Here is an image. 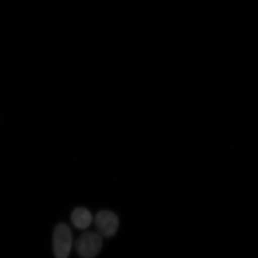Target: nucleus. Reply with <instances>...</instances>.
Masks as SVG:
<instances>
[{
    "mask_svg": "<svg viewBox=\"0 0 258 258\" xmlns=\"http://www.w3.org/2000/svg\"><path fill=\"white\" fill-rule=\"evenodd\" d=\"M99 233L86 232L79 236L75 247L81 258H94L103 247V238Z\"/></svg>",
    "mask_w": 258,
    "mask_h": 258,
    "instance_id": "f257e3e1",
    "label": "nucleus"
},
{
    "mask_svg": "<svg viewBox=\"0 0 258 258\" xmlns=\"http://www.w3.org/2000/svg\"><path fill=\"white\" fill-rule=\"evenodd\" d=\"M73 245V237L69 226L60 223L56 226L52 237V247L55 258H68Z\"/></svg>",
    "mask_w": 258,
    "mask_h": 258,
    "instance_id": "f03ea898",
    "label": "nucleus"
},
{
    "mask_svg": "<svg viewBox=\"0 0 258 258\" xmlns=\"http://www.w3.org/2000/svg\"><path fill=\"white\" fill-rule=\"evenodd\" d=\"M95 224L98 233L104 237L115 235L119 227V219L115 212L109 210H101L96 214Z\"/></svg>",
    "mask_w": 258,
    "mask_h": 258,
    "instance_id": "7ed1b4c3",
    "label": "nucleus"
},
{
    "mask_svg": "<svg viewBox=\"0 0 258 258\" xmlns=\"http://www.w3.org/2000/svg\"><path fill=\"white\" fill-rule=\"evenodd\" d=\"M71 222L79 230H86L93 222L91 212L84 208H77L71 213Z\"/></svg>",
    "mask_w": 258,
    "mask_h": 258,
    "instance_id": "20e7f679",
    "label": "nucleus"
}]
</instances>
